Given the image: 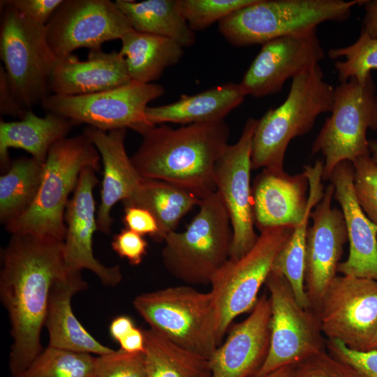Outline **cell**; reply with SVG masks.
<instances>
[{
    "label": "cell",
    "instance_id": "9c48e42d",
    "mask_svg": "<svg viewBox=\"0 0 377 377\" xmlns=\"http://www.w3.org/2000/svg\"><path fill=\"white\" fill-rule=\"evenodd\" d=\"M0 56L10 88L27 109L50 95L57 57L46 37L45 25L34 22L10 6H1Z\"/></svg>",
    "mask_w": 377,
    "mask_h": 377
},
{
    "label": "cell",
    "instance_id": "3957f363",
    "mask_svg": "<svg viewBox=\"0 0 377 377\" xmlns=\"http://www.w3.org/2000/svg\"><path fill=\"white\" fill-rule=\"evenodd\" d=\"M334 87L319 63L292 79L286 100L258 121L251 145V168L283 170L290 142L309 133L318 117L332 111Z\"/></svg>",
    "mask_w": 377,
    "mask_h": 377
},
{
    "label": "cell",
    "instance_id": "52a82bcc",
    "mask_svg": "<svg viewBox=\"0 0 377 377\" xmlns=\"http://www.w3.org/2000/svg\"><path fill=\"white\" fill-rule=\"evenodd\" d=\"M133 305L150 329L208 360L220 345L210 291L188 285L168 287L137 295Z\"/></svg>",
    "mask_w": 377,
    "mask_h": 377
},
{
    "label": "cell",
    "instance_id": "ee69618b",
    "mask_svg": "<svg viewBox=\"0 0 377 377\" xmlns=\"http://www.w3.org/2000/svg\"><path fill=\"white\" fill-rule=\"evenodd\" d=\"M120 350L127 353H144L145 334L143 330L135 327L124 338L119 341Z\"/></svg>",
    "mask_w": 377,
    "mask_h": 377
},
{
    "label": "cell",
    "instance_id": "681fc988",
    "mask_svg": "<svg viewBox=\"0 0 377 377\" xmlns=\"http://www.w3.org/2000/svg\"><path fill=\"white\" fill-rule=\"evenodd\" d=\"M369 350H377V333L371 343Z\"/></svg>",
    "mask_w": 377,
    "mask_h": 377
},
{
    "label": "cell",
    "instance_id": "74e56055",
    "mask_svg": "<svg viewBox=\"0 0 377 377\" xmlns=\"http://www.w3.org/2000/svg\"><path fill=\"white\" fill-rule=\"evenodd\" d=\"M288 377H360L350 367L327 351L314 354L290 365Z\"/></svg>",
    "mask_w": 377,
    "mask_h": 377
},
{
    "label": "cell",
    "instance_id": "d6a6232c",
    "mask_svg": "<svg viewBox=\"0 0 377 377\" xmlns=\"http://www.w3.org/2000/svg\"><path fill=\"white\" fill-rule=\"evenodd\" d=\"M96 357L47 346L22 373L13 377H93Z\"/></svg>",
    "mask_w": 377,
    "mask_h": 377
},
{
    "label": "cell",
    "instance_id": "c3c4849f",
    "mask_svg": "<svg viewBox=\"0 0 377 377\" xmlns=\"http://www.w3.org/2000/svg\"><path fill=\"white\" fill-rule=\"evenodd\" d=\"M369 149L372 160L377 163V140L369 141Z\"/></svg>",
    "mask_w": 377,
    "mask_h": 377
},
{
    "label": "cell",
    "instance_id": "cb8c5ba5",
    "mask_svg": "<svg viewBox=\"0 0 377 377\" xmlns=\"http://www.w3.org/2000/svg\"><path fill=\"white\" fill-rule=\"evenodd\" d=\"M87 288L81 272L66 271L53 285L44 327L49 334L48 346L98 356L114 350L102 344L80 323L73 313L71 300Z\"/></svg>",
    "mask_w": 377,
    "mask_h": 377
},
{
    "label": "cell",
    "instance_id": "b9f144b4",
    "mask_svg": "<svg viewBox=\"0 0 377 377\" xmlns=\"http://www.w3.org/2000/svg\"><path fill=\"white\" fill-rule=\"evenodd\" d=\"M64 0H1V6L15 8L27 19L45 25Z\"/></svg>",
    "mask_w": 377,
    "mask_h": 377
},
{
    "label": "cell",
    "instance_id": "9a60e30c",
    "mask_svg": "<svg viewBox=\"0 0 377 377\" xmlns=\"http://www.w3.org/2000/svg\"><path fill=\"white\" fill-rule=\"evenodd\" d=\"M258 119L249 118L239 140L228 145L214 168L216 191L229 215L233 234L230 259H238L256 244L252 188L251 145Z\"/></svg>",
    "mask_w": 377,
    "mask_h": 377
},
{
    "label": "cell",
    "instance_id": "5bb4252c",
    "mask_svg": "<svg viewBox=\"0 0 377 377\" xmlns=\"http://www.w3.org/2000/svg\"><path fill=\"white\" fill-rule=\"evenodd\" d=\"M132 29L110 0H64L45 24L47 43L57 58L80 48L100 50L104 43L121 40Z\"/></svg>",
    "mask_w": 377,
    "mask_h": 377
},
{
    "label": "cell",
    "instance_id": "e0dca14e",
    "mask_svg": "<svg viewBox=\"0 0 377 377\" xmlns=\"http://www.w3.org/2000/svg\"><path fill=\"white\" fill-rule=\"evenodd\" d=\"M334 186L329 184L311 211L313 224L308 227L304 259V286L311 310L315 313L336 276L348 234L343 213L332 207Z\"/></svg>",
    "mask_w": 377,
    "mask_h": 377
},
{
    "label": "cell",
    "instance_id": "d590c367",
    "mask_svg": "<svg viewBox=\"0 0 377 377\" xmlns=\"http://www.w3.org/2000/svg\"><path fill=\"white\" fill-rule=\"evenodd\" d=\"M353 164L355 194L365 214L377 226V163L367 156Z\"/></svg>",
    "mask_w": 377,
    "mask_h": 377
},
{
    "label": "cell",
    "instance_id": "60d3db41",
    "mask_svg": "<svg viewBox=\"0 0 377 377\" xmlns=\"http://www.w3.org/2000/svg\"><path fill=\"white\" fill-rule=\"evenodd\" d=\"M124 210L125 228L142 236L149 235L156 242L163 241L158 221L151 212L138 206H125Z\"/></svg>",
    "mask_w": 377,
    "mask_h": 377
},
{
    "label": "cell",
    "instance_id": "ab89813d",
    "mask_svg": "<svg viewBox=\"0 0 377 377\" xmlns=\"http://www.w3.org/2000/svg\"><path fill=\"white\" fill-rule=\"evenodd\" d=\"M111 246L119 257L136 266L146 256L148 244L144 236L124 228L113 236Z\"/></svg>",
    "mask_w": 377,
    "mask_h": 377
},
{
    "label": "cell",
    "instance_id": "f907efd6",
    "mask_svg": "<svg viewBox=\"0 0 377 377\" xmlns=\"http://www.w3.org/2000/svg\"><path fill=\"white\" fill-rule=\"evenodd\" d=\"M200 377H211V374H210V371H207L205 374H203L202 376H200Z\"/></svg>",
    "mask_w": 377,
    "mask_h": 377
},
{
    "label": "cell",
    "instance_id": "7bdbcfd3",
    "mask_svg": "<svg viewBox=\"0 0 377 377\" xmlns=\"http://www.w3.org/2000/svg\"><path fill=\"white\" fill-rule=\"evenodd\" d=\"M28 110L12 91L3 66H0V113L22 119Z\"/></svg>",
    "mask_w": 377,
    "mask_h": 377
},
{
    "label": "cell",
    "instance_id": "8fae6325",
    "mask_svg": "<svg viewBox=\"0 0 377 377\" xmlns=\"http://www.w3.org/2000/svg\"><path fill=\"white\" fill-rule=\"evenodd\" d=\"M265 284L271 302L270 343L267 357L254 377L267 376L327 350L318 316L300 306L287 279L272 271Z\"/></svg>",
    "mask_w": 377,
    "mask_h": 377
},
{
    "label": "cell",
    "instance_id": "2e32d148",
    "mask_svg": "<svg viewBox=\"0 0 377 377\" xmlns=\"http://www.w3.org/2000/svg\"><path fill=\"white\" fill-rule=\"evenodd\" d=\"M324 57L317 29L273 39L262 45L240 86L246 96L255 98L279 93L289 78Z\"/></svg>",
    "mask_w": 377,
    "mask_h": 377
},
{
    "label": "cell",
    "instance_id": "7402d4cb",
    "mask_svg": "<svg viewBox=\"0 0 377 377\" xmlns=\"http://www.w3.org/2000/svg\"><path fill=\"white\" fill-rule=\"evenodd\" d=\"M306 174L290 175L283 170L263 169L252 187L254 224L261 231L279 227H297L309 208Z\"/></svg>",
    "mask_w": 377,
    "mask_h": 377
},
{
    "label": "cell",
    "instance_id": "f6af8a7d",
    "mask_svg": "<svg viewBox=\"0 0 377 377\" xmlns=\"http://www.w3.org/2000/svg\"><path fill=\"white\" fill-rule=\"evenodd\" d=\"M131 318L127 316H119L114 318L109 326V332L112 338L119 342L129 334L135 327Z\"/></svg>",
    "mask_w": 377,
    "mask_h": 377
},
{
    "label": "cell",
    "instance_id": "d6986e66",
    "mask_svg": "<svg viewBox=\"0 0 377 377\" xmlns=\"http://www.w3.org/2000/svg\"><path fill=\"white\" fill-rule=\"evenodd\" d=\"M271 302L264 293L250 315L230 329L226 341L209 359L211 377H254L270 343Z\"/></svg>",
    "mask_w": 377,
    "mask_h": 377
},
{
    "label": "cell",
    "instance_id": "8d00e7d4",
    "mask_svg": "<svg viewBox=\"0 0 377 377\" xmlns=\"http://www.w3.org/2000/svg\"><path fill=\"white\" fill-rule=\"evenodd\" d=\"M95 377H148L144 353L121 350L96 357Z\"/></svg>",
    "mask_w": 377,
    "mask_h": 377
},
{
    "label": "cell",
    "instance_id": "5b68a950",
    "mask_svg": "<svg viewBox=\"0 0 377 377\" xmlns=\"http://www.w3.org/2000/svg\"><path fill=\"white\" fill-rule=\"evenodd\" d=\"M199 207L184 231L165 235L161 250L167 271L191 286L210 285L230 258L233 239L229 215L216 191L203 198Z\"/></svg>",
    "mask_w": 377,
    "mask_h": 377
},
{
    "label": "cell",
    "instance_id": "7dc6e473",
    "mask_svg": "<svg viewBox=\"0 0 377 377\" xmlns=\"http://www.w3.org/2000/svg\"><path fill=\"white\" fill-rule=\"evenodd\" d=\"M290 365L282 367L267 376L263 377H288Z\"/></svg>",
    "mask_w": 377,
    "mask_h": 377
},
{
    "label": "cell",
    "instance_id": "ffe728a7",
    "mask_svg": "<svg viewBox=\"0 0 377 377\" xmlns=\"http://www.w3.org/2000/svg\"><path fill=\"white\" fill-rule=\"evenodd\" d=\"M329 180L334 186L333 197L341 206L349 241L348 257L339 264L337 272L377 281V226L365 214L355 194L353 163L341 162Z\"/></svg>",
    "mask_w": 377,
    "mask_h": 377
},
{
    "label": "cell",
    "instance_id": "30bf717a",
    "mask_svg": "<svg viewBox=\"0 0 377 377\" xmlns=\"http://www.w3.org/2000/svg\"><path fill=\"white\" fill-rule=\"evenodd\" d=\"M295 230L293 226L264 229L253 246L238 259L229 258L214 274L211 290L217 313L216 332L221 342L233 320L252 311L274 261Z\"/></svg>",
    "mask_w": 377,
    "mask_h": 377
},
{
    "label": "cell",
    "instance_id": "816d5d0a",
    "mask_svg": "<svg viewBox=\"0 0 377 377\" xmlns=\"http://www.w3.org/2000/svg\"><path fill=\"white\" fill-rule=\"evenodd\" d=\"M93 377H95V376H93Z\"/></svg>",
    "mask_w": 377,
    "mask_h": 377
},
{
    "label": "cell",
    "instance_id": "1f68e13d",
    "mask_svg": "<svg viewBox=\"0 0 377 377\" xmlns=\"http://www.w3.org/2000/svg\"><path fill=\"white\" fill-rule=\"evenodd\" d=\"M148 377H200L209 371V360L151 329L143 330Z\"/></svg>",
    "mask_w": 377,
    "mask_h": 377
},
{
    "label": "cell",
    "instance_id": "83f0119b",
    "mask_svg": "<svg viewBox=\"0 0 377 377\" xmlns=\"http://www.w3.org/2000/svg\"><path fill=\"white\" fill-rule=\"evenodd\" d=\"M133 30L170 38L184 48L193 46L195 32L182 15L178 0H116Z\"/></svg>",
    "mask_w": 377,
    "mask_h": 377
},
{
    "label": "cell",
    "instance_id": "277c9868",
    "mask_svg": "<svg viewBox=\"0 0 377 377\" xmlns=\"http://www.w3.org/2000/svg\"><path fill=\"white\" fill-rule=\"evenodd\" d=\"M100 154L83 133L66 137L50 149L41 185L33 205L4 228L11 235L31 234L64 240L65 212L83 168L101 171Z\"/></svg>",
    "mask_w": 377,
    "mask_h": 377
},
{
    "label": "cell",
    "instance_id": "603a6c76",
    "mask_svg": "<svg viewBox=\"0 0 377 377\" xmlns=\"http://www.w3.org/2000/svg\"><path fill=\"white\" fill-rule=\"evenodd\" d=\"M131 80L119 52L100 50L89 51L85 61L73 54L57 58L50 78V91L61 96L86 95L114 89Z\"/></svg>",
    "mask_w": 377,
    "mask_h": 377
},
{
    "label": "cell",
    "instance_id": "836d02e7",
    "mask_svg": "<svg viewBox=\"0 0 377 377\" xmlns=\"http://www.w3.org/2000/svg\"><path fill=\"white\" fill-rule=\"evenodd\" d=\"M328 56L337 61L334 68L340 83L351 77L364 84L371 76V70L377 69V38H372L362 29L358 39L352 45L330 49Z\"/></svg>",
    "mask_w": 377,
    "mask_h": 377
},
{
    "label": "cell",
    "instance_id": "7c38bea8",
    "mask_svg": "<svg viewBox=\"0 0 377 377\" xmlns=\"http://www.w3.org/2000/svg\"><path fill=\"white\" fill-rule=\"evenodd\" d=\"M164 93L161 84L131 80L90 94H50L43 101L41 107L46 112L66 117L75 125L85 124L105 131L128 128L138 133L151 125L145 116L147 104Z\"/></svg>",
    "mask_w": 377,
    "mask_h": 377
},
{
    "label": "cell",
    "instance_id": "484cf974",
    "mask_svg": "<svg viewBox=\"0 0 377 377\" xmlns=\"http://www.w3.org/2000/svg\"><path fill=\"white\" fill-rule=\"evenodd\" d=\"M75 124L52 112L38 117L28 110L19 121H0V168L4 173L11 161L9 149H22L31 157L45 162L51 147L67 135Z\"/></svg>",
    "mask_w": 377,
    "mask_h": 377
},
{
    "label": "cell",
    "instance_id": "8992f818",
    "mask_svg": "<svg viewBox=\"0 0 377 377\" xmlns=\"http://www.w3.org/2000/svg\"><path fill=\"white\" fill-rule=\"evenodd\" d=\"M366 0H257L221 20L219 31L236 47L263 45L282 36L343 22Z\"/></svg>",
    "mask_w": 377,
    "mask_h": 377
},
{
    "label": "cell",
    "instance_id": "d4e9b609",
    "mask_svg": "<svg viewBox=\"0 0 377 377\" xmlns=\"http://www.w3.org/2000/svg\"><path fill=\"white\" fill-rule=\"evenodd\" d=\"M245 96L239 83L228 82L194 95H182L172 103L147 107L145 116L151 125L215 121L224 119Z\"/></svg>",
    "mask_w": 377,
    "mask_h": 377
},
{
    "label": "cell",
    "instance_id": "44dd1931",
    "mask_svg": "<svg viewBox=\"0 0 377 377\" xmlns=\"http://www.w3.org/2000/svg\"><path fill=\"white\" fill-rule=\"evenodd\" d=\"M85 135L98 150L103 167L101 202L96 211L97 230L111 234L112 207L129 198L143 178L134 167L125 147L126 128L103 131L91 126L84 128Z\"/></svg>",
    "mask_w": 377,
    "mask_h": 377
},
{
    "label": "cell",
    "instance_id": "f1b7e54d",
    "mask_svg": "<svg viewBox=\"0 0 377 377\" xmlns=\"http://www.w3.org/2000/svg\"><path fill=\"white\" fill-rule=\"evenodd\" d=\"M306 175L309 181V208L301 223L295 228L290 237L277 254L272 271L283 275L287 279L300 306L311 309L304 286L306 233L311 209L322 199L324 186L320 168H310Z\"/></svg>",
    "mask_w": 377,
    "mask_h": 377
},
{
    "label": "cell",
    "instance_id": "f35d334b",
    "mask_svg": "<svg viewBox=\"0 0 377 377\" xmlns=\"http://www.w3.org/2000/svg\"><path fill=\"white\" fill-rule=\"evenodd\" d=\"M327 351L350 367L360 377H377V350H355L339 340L327 339Z\"/></svg>",
    "mask_w": 377,
    "mask_h": 377
},
{
    "label": "cell",
    "instance_id": "f546056e",
    "mask_svg": "<svg viewBox=\"0 0 377 377\" xmlns=\"http://www.w3.org/2000/svg\"><path fill=\"white\" fill-rule=\"evenodd\" d=\"M201 201L194 193L178 185L143 178L135 193L122 204L124 207L138 206L151 212L164 240L165 235L175 231L180 220Z\"/></svg>",
    "mask_w": 377,
    "mask_h": 377
},
{
    "label": "cell",
    "instance_id": "e575fe53",
    "mask_svg": "<svg viewBox=\"0 0 377 377\" xmlns=\"http://www.w3.org/2000/svg\"><path fill=\"white\" fill-rule=\"evenodd\" d=\"M257 0H178L179 10L194 31H202Z\"/></svg>",
    "mask_w": 377,
    "mask_h": 377
},
{
    "label": "cell",
    "instance_id": "ba28073f",
    "mask_svg": "<svg viewBox=\"0 0 377 377\" xmlns=\"http://www.w3.org/2000/svg\"><path fill=\"white\" fill-rule=\"evenodd\" d=\"M376 92L371 76L364 84L351 77L334 88L331 115L311 147L313 154L321 153L325 158L323 181L330 179L341 162L353 163L360 157L371 156L367 131H377Z\"/></svg>",
    "mask_w": 377,
    "mask_h": 377
},
{
    "label": "cell",
    "instance_id": "4fadbf2b",
    "mask_svg": "<svg viewBox=\"0 0 377 377\" xmlns=\"http://www.w3.org/2000/svg\"><path fill=\"white\" fill-rule=\"evenodd\" d=\"M327 339L369 350L377 333V281L336 276L316 312Z\"/></svg>",
    "mask_w": 377,
    "mask_h": 377
},
{
    "label": "cell",
    "instance_id": "4316f807",
    "mask_svg": "<svg viewBox=\"0 0 377 377\" xmlns=\"http://www.w3.org/2000/svg\"><path fill=\"white\" fill-rule=\"evenodd\" d=\"M119 53L124 57L131 80L150 84L157 80L168 67L182 59L184 47L160 36L133 29L121 38Z\"/></svg>",
    "mask_w": 377,
    "mask_h": 377
},
{
    "label": "cell",
    "instance_id": "bcb514c9",
    "mask_svg": "<svg viewBox=\"0 0 377 377\" xmlns=\"http://www.w3.org/2000/svg\"><path fill=\"white\" fill-rule=\"evenodd\" d=\"M362 30L372 38H377V0H366Z\"/></svg>",
    "mask_w": 377,
    "mask_h": 377
},
{
    "label": "cell",
    "instance_id": "7a4b0ae2",
    "mask_svg": "<svg viewBox=\"0 0 377 377\" xmlns=\"http://www.w3.org/2000/svg\"><path fill=\"white\" fill-rule=\"evenodd\" d=\"M138 133L142 142L131 159L142 178L178 185L200 199L216 191L214 168L230 135L225 119L177 128L150 125Z\"/></svg>",
    "mask_w": 377,
    "mask_h": 377
},
{
    "label": "cell",
    "instance_id": "4dcf8cb0",
    "mask_svg": "<svg viewBox=\"0 0 377 377\" xmlns=\"http://www.w3.org/2000/svg\"><path fill=\"white\" fill-rule=\"evenodd\" d=\"M45 163V162H44ZM44 163L22 156L11 161L0 177V222L3 226L24 213L38 193Z\"/></svg>",
    "mask_w": 377,
    "mask_h": 377
},
{
    "label": "cell",
    "instance_id": "ac0fdd59",
    "mask_svg": "<svg viewBox=\"0 0 377 377\" xmlns=\"http://www.w3.org/2000/svg\"><path fill=\"white\" fill-rule=\"evenodd\" d=\"M96 171L86 167L81 171L77 186L65 212L66 235L64 240L65 267L67 271L87 269L103 285L114 287L122 280L119 265L106 266L95 256L93 236L97 230L94 190L98 184Z\"/></svg>",
    "mask_w": 377,
    "mask_h": 377
},
{
    "label": "cell",
    "instance_id": "6da1fadb",
    "mask_svg": "<svg viewBox=\"0 0 377 377\" xmlns=\"http://www.w3.org/2000/svg\"><path fill=\"white\" fill-rule=\"evenodd\" d=\"M66 271L62 240L15 234L1 249L0 298L10 323L12 377L43 350L40 334L51 289Z\"/></svg>",
    "mask_w": 377,
    "mask_h": 377
}]
</instances>
